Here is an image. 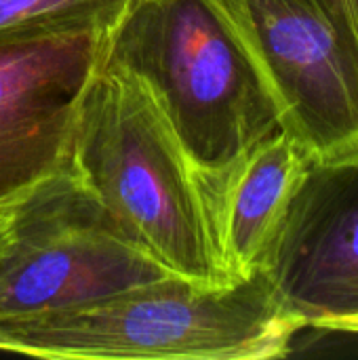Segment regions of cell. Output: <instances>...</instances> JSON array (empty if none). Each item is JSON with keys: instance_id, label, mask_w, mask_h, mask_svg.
Wrapping results in <instances>:
<instances>
[{"instance_id": "cell-7", "label": "cell", "mask_w": 358, "mask_h": 360, "mask_svg": "<svg viewBox=\"0 0 358 360\" xmlns=\"http://www.w3.org/2000/svg\"><path fill=\"white\" fill-rule=\"evenodd\" d=\"M264 274L306 329L358 312V162L312 167Z\"/></svg>"}, {"instance_id": "cell-10", "label": "cell", "mask_w": 358, "mask_h": 360, "mask_svg": "<svg viewBox=\"0 0 358 360\" xmlns=\"http://www.w3.org/2000/svg\"><path fill=\"white\" fill-rule=\"evenodd\" d=\"M317 331L325 333H346V335H358V312L348 314V316H338L331 321H325L319 325Z\"/></svg>"}, {"instance_id": "cell-4", "label": "cell", "mask_w": 358, "mask_h": 360, "mask_svg": "<svg viewBox=\"0 0 358 360\" xmlns=\"http://www.w3.org/2000/svg\"><path fill=\"white\" fill-rule=\"evenodd\" d=\"M314 165L358 162V40L321 0H211Z\"/></svg>"}, {"instance_id": "cell-9", "label": "cell", "mask_w": 358, "mask_h": 360, "mask_svg": "<svg viewBox=\"0 0 358 360\" xmlns=\"http://www.w3.org/2000/svg\"><path fill=\"white\" fill-rule=\"evenodd\" d=\"M129 0H0V38L78 30L108 34Z\"/></svg>"}, {"instance_id": "cell-8", "label": "cell", "mask_w": 358, "mask_h": 360, "mask_svg": "<svg viewBox=\"0 0 358 360\" xmlns=\"http://www.w3.org/2000/svg\"><path fill=\"white\" fill-rule=\"evenodd\" d=\"M314 160L283 129L194 173L217 257L234 283L264 272Z\"/></svg>"}, {"instance_id": "cell-3", "label": "cell", "mask_w": 358, "mask_h": 360, "mask_svg": "<svg viewBox=\"0 0 358 360\" xmlns=\"http://www.w3.org/2000/svg\"><path fill=\"white\" fill-rule=\"evenodd\" d=\"M103 59L148 91L194 173L217 169L279 129L274 108L211 0H129Z\"/></svg>"}, {"instance_id": "cell-2", "label": "cell", "mask_w": 358, "mask_h": 360, "mask_svg": "<svg viewBox=\"0 0 358 360\" xmlns=\"http://www.w3.org/2000/svg\"><path fill=\"white\" fill-rule=\"evenodd\" d=\"M306 331L264 272L198 287L179 276L0 323V352L36 359L270 360Z\"/></svg>"}, {"instance_id": "cell-6", "label": "cell", "mask_w": 358, "mask_h": 360, "mask_svg": "<svg viewBox=\"0 0 358 360\" xmlns=\"http://www.w3.org/2000/svg\"><path fill=\"white\" fill-rule=\"evenodd\" d=\"M103 36L78 30L0 38V211L65 171Z\"/></svg>"}, {"instance_id": "cell-5", "label": "cell", "mask_w": 358, "mask_h": 360, "mask_svg": "<svg viewBox=\"0 0 358 360\" xmlns=\"http://www.w3.org/2000/svg\"><path fill=\"white\" fill-rule=\"evenodd\" d=\"M167 276L112 228L68 167L0 211V323Z\"/></svg>"}, {"instance_id": "cell-1", "label": "cell", "mask_w": 358, "mask_h": 360, "mask_svg": "<svg viewBox=\"0 0 358 360\" xmlns=\"http://www.w3.org/2000/svg\"><path fill=\"white\" fill-rule=\"evenodd\" d=\"M68 171L112 228L169 274L198 287L234 285L188 154L143 84L103 51L78 103Z\"/></svg>"}]
</instances>
